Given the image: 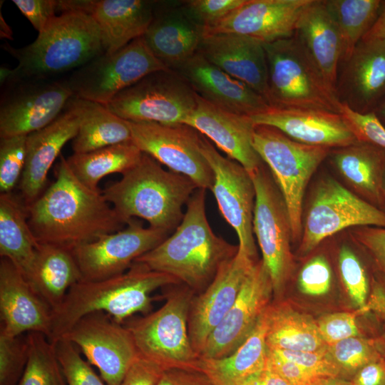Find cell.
<instances>
[{
  "label": "cell",
  "mask_w": 385,
  "mask_h": 385,
  "mask_svg": "<svg viewBox=\"0 0 385 385\" xmlns=\"http://www.w3.org/2000/svg\"><path fill=\"white\" fill-rule=\"evenodd\" d=\"M28 222L39 243L70 250L117 232L128 222L105 199L74 175L60 155L56 180L31 205Z\"/></svg>",
  "instance_id": "6da1fadb"
},
{
  "label": "cell",
  "mask_w": 385,
  "mask_h": 385,
  "mask_svg": "<svg viewBox=\"0 0 385 385\" xmlns=\"http://www.w3.org/2000/svg\"><path fill=\"white\" fill-rule=\"evenodd\" d=\"M205 190L195 191L173 234L135 261L173 276L195 294L202 292L220 267L238 252V245L213 232L206 215Z\"/></svg>",
  "instance_id": "7a4b0ae2"
},
{
  "label": "cell",
  "mask_w": 385,
  "mask_h": 385,
  "mask_svg": "<svg viewBox=\"0 0 385 385\" xmlns=\"http://www.w3.org/2000/svg\"><path fill=\"white\" fill-rule=\"evenodd\" d=\"M181 284L173 276L134 262L125 272L102 280H81L73 285L53 312L51 342L63 337L83 316L97 312L123 324L135 313H150L151 293L160 287Z\"/></svg>",
  "instance_id": "3957f363"
},
{
  "label": "cell",
  "mask_w": 385,
  "mask_h": 385,
  "mask_svg": "<svg viewBox=\"0 0 385 385\" xmlns=\"http://www.w3.org/2000/svg\"><path fill=\"white\" fill-rule=\"evenodd\" d=\"M197 188L186 176L164 169L143 153L140 160L102 194L126 220L139 217L169 234L180 225L183 207Z\"/></svg>",
  "instance_id": "277c9868"
},
{
  "label": "cell",
  "mask_w": 385,
  "mask_h": 385,
  "mask_svg": "<svg viewBox=\"0 0 385 385\" xmlns=\"http://www.w3.org/2000/svg\"><path fill=\"white\" fill-rule=\"evenodd\" d=\"M1 47L18 62L6 82L19 78H53L73 71L105 53L98 24L90 15L78 11H63L56 16L24 47L14 48L8 43Z\"/></svg>",
  "instance_id": "5b68a950"
},
{
  "label": "cell",
  "mask_w": 385,
  "mask_h": 385,
  "mask_svg": "<svg viewBox=\"0 0 385 385\" xmlns=\"http://www.w3.org/2000/svg\"><path fill=\"white\" fill-rule=\"evenodd\" d=\"M268 72L267 101L280 109L340 113L342 104L294 36L264 43Z\"/></svg>",
  "instance_id": "8992f818"
},
{
  "label": "cell",
  "mask_w": 385,
  "mask_h": 385,
  "mask_svg": "<svg viewBox=\"0 0 385 385\" xmlns=\"http://www.w3.org/2000/svg\"><path fill=\"white\" fill-rule=\"evenodd\" d=\"M195 293L179 284L165 293L164 304L154 312L126 320L139 356L163 370L199 369L200 356L194 351L188 332L190 304Z\"/></svg>",
  "instance_id": "52a82bcc"
},
{
  "label": "cell",
  "mask_w": 385,
  "mask_h": 385,
  "mask_svg": "<svg viewBox=\"0 0 385 385\" xmlns=\"http://www.w3.org/2000/svg\"><path fill=\"white\" fill-rule=\"evenodd\" d=\"M253 145L270 170L284 200L293 242H299L307 187L331 149L301 143L279 130L265 125H255Z\"/></svg>",
  "instance_id": "ba28073f"
},
{
  "label": "cell",
  "mask_w": 385,
  "mask_h": 385,
  "mask_svg": "<svg viewBox=\"0 0 385 385\" xmlns=\"http://www.w3.org/2000/svg\"><path fill=\"white\" fill-rule=\"evenodd\" d=\"M362 226L385 227V212L334 178L324 176L316 183L303 212L299 251L308 255L334 235Z\"/></svg>",
  "instance_id": "9c48e42d"
},
{
  "label": "cell",
  "mask_w": 385,
  "mask_h": 385,
  "mask_svg": "<svg viewBox=\"0 0 385 385\" xmlns=\"http://www.w3.org/2000/svg\"><path fill=\"white\" fill-rule=\"evenodd\" d=\"M197 106V94L177 71L150 73L125 88L106 106L128 121L185 124Z\"/></svg>",
  "instance_id": "30bf717a"
},
{
  "label": "cell",
  "mask_w": 385,
  "mask_h": 385,
  "mask_svg": "<svg viewBox=\"0 0 385 385\" xmlns=\"http://www.w3.org/2000/svg\"><path fill=\"white\" fill-rule=\"evenodd\" d=\"M250 175L256 192L253 232L271 279L273 293L279 295L294 268L291 221L282 195L267 165L264 163Z\"/></svg>",
  "instance_id": "8fae6325"
},
{
  "label": "cell",
  "mask_w": 385,
  "mask_h": 385,
  "mask_svg": "<svg viewBox=\"0 0 385 385\" xmlns=\"http://www.w3.org/2000/svg\"><path fill=\"white\" fill-rule=\"evenodd\" d=\"M165 68L141 36L115 52L96 57L72 71L66 81L73 96L106 106L148 74Z\"/></svg>",
  "instance_id": "7c38bea8"
},
{
  "label": "cell",
  "mask_w": 385,
  "mask_h": 385,
  "mask_svg": "<svg viewBox=\"0 0 385 385\" xmlns=\"http://www.w3.org/2000/svg\"><path fill=\"white\" fill-rule=\"evenodd\" d=\"M0 137L28 135L52 123L73 97L65 81L19 78L1 86Z\"/></svg>",
  "instance_id": "4fadbf2b"
},
{
  "label": "cell",
  "mask_w": 385,
  "mask_h": 385,
  "mask_svg": "<svg viewBox=\"0 0 385 385\" xmlns=\"http://www.w3.org/2000/svg\"><path fill=\"white\" fill-rule=\"evenodd\" d=\"M200 149L213 173L211 191L225 220L238 237V250L257 260L253 232L256 192L250 173L240 163L220 153L201 135Z\"/></svg>",
  "instance_id": "5bb4252c"
},
{
  "label": "cell",
  "mask_w": 385,
  "mask_h": 385,
  "mask_svg": "<svg viewBox=\"0 0 385 385\" xmlns=\"http://www.w3.org/2000/svg\"><path fill=\"white\" fill-rule=\"evenodd\" d=\"M132 141L170 170L190 179L198 188L211 190L213 173L200 149L201 134L185 124L128 121Z\"/></svg>",
  "instance_id": "9a60e30c"
},
{
  "label": "cell",
  "mask_w": 385,
  "mask_h": 385,
  "mask_svg": "<svg viewBox=\"0 0 385 385\" xmlns=\"http://www.w3.org/2000/svg\"><path fill=\"white\" fill-rule=\"evenodd\" d=\"M63 337L81 349L106 385H119L139 355L129 329L103 312L83 316Z\"/></svg>",
  "instance_id": "2e32d148"
},
{
  "label": "cell",
  "mask_w": 385,
  "mask_h": 385,
  "mask_svg": "<svg viewBox=\"0 0 385 385\" xmlns=\"http://www.w3.org/2000/svg\"><path fill=\"white\" fill-rule=\"evenodd\" d=\"M168 233L145 227L134 218L117 232L72 250L82 280L98 281L127 271L136 259L161 243Z\"/></svg>",
  "instance_id": "e0dca14e"
},
{
  "label": "cell",
  "mask_w": 385,
  "mask_h": 385,
  "mask_svg": "<svg viewBox=\"0 0 385 385\" xmlns=\"http://www.w3.org/2000/svg\"><path fill=\"white\" fill-rule=\"evenodd\" d=\"M273 293L262 260L252 267L230 309L210 334L200 359H221L233 353L251 334L270 304Z\"/></svg>",
  "instance_id": "ac0fdd59"
},
{
  "label": "cell",
  "mask_w": 385,
  "mask_h": 385,
  "mask_svg": "<svg viewBox=\"0 0 385 385\" xmlns=\"http://www.w3.org/2000/svg\"><path fill=\"white\" fill-rule=\"evenodd\" d=\"M335 92L353 111L374 112L385 98V41L364 38L359 42L339 63Z\"/></svg>",
  "instance_id": "d6986e66"
},
{
  "label": "cell",
  "mask_w": 385,
  "mask_h": 385,
  "mask_svg": "<svg viewBox=\"0 0 385 385\" xmlns=\"http://www.w3.org/2000/svg\"><path fill=\"white\" fill-rule=\"evenodd\" d=\"M257 261L238 250L234 257L220 267L211 283L193 297L188 332L192 348L199 356L210 334L235 302Z\"/></svg>",
  "instance_id": "ffe728a7"
},
{
  "label": "cell",
  "mask_w": 385,
  "mask_h": 385,
  "mask_svg": "<svg viewBox=\"0 0 385 385\" xmlns=\"http://www.w3.org/2000/svg\"><path fill=\"white\" fill-rule=\"evenodd\" d=\"M311 0H246L222 20L202 27V36L237 34L264 43L294 35L299 19Z\"/></svg>",
  "instance_id": "44dd1931"
},
{
  "label": "cell",
  "mask_w": 385,
  "mask_h": 385,
  "mask_svg": "<svg viewBox=\"0 0 385 385\" xmlns=\"http://www.w3.org/2000/svg\"><path fill=\"white\" fill-rule=\"evenodd\" d=\"M1 331L8 337L38 332L52 336L53 310L8 259L0 261Z\"/></svg>",
  "instance_id": "7402d4cb"
},
{
  "label": "cell",
  "mask_w": 385,
  "mask_h": 385,
  "mask_svg": "<svg viewBox=\"0 0 385 385\" xmlns=\"http://www.w3.org/2000/svg\"><path fill=\"white\" fill-rule=\"evenodd\" d=\"M80 120V110L73 96L52 123L26 136L25 165L19 183L26 205L43 193L50 168L65 144L76 137Z\"/></svg>",
  "instance_id": "603a6c76"
},
{
  "label": "cell",
  "mask_w": 385,
  "mask_h": 385,
  "mask_svg": "<svg viewBox=\"0 0 385 385\" xmlns=\"http://www.w3.org/2000/svg\"><path fill=\"white\" fill-rule=\"evenodd\" d=\"M155 4L146 0H61L58 10L90 15L101 30L105 53H111L144 35Z\"/></svg>",
  "instance_id": "cb8c5ba5"
},
{
  "label": "cell",
  "mask_w": 385,
  "mask_h": 385,
  "mask_svg": "<svg viewBox=\"0 0 385 385\" xmlns=\"http://www.w3.org/2000/svg\"><path fill=\"white\" fill-rule=\"evenodd\" d=\"M185 124L210 139L250 173L264 164L253 145L256 125L251 116L222 109L197 94L196 108Z\"/></svg>",
  "instance_id": "d4e9b609"
},
{
  "label": "cell",
  "mask_w": 385,
  "mask_h": 385,
  "mask_svg": "<svg viewBox=\"0 0 385 385\" xmlns=\"http://www.w3.org/2000/svg\"><path fill=\"white\" fill-rule=\"evenodd\" d=\"M174 71L186 80L200 97L222 109L252 116L270 108L260 94L198 52Z\"/></svg>",
  "instance_id": "484cf974"
},
{
  "label": "cell",
  "mask_w": 385,
  "mask_h": 385,
  "mask_svg": "<svg viewBox=\"0 0 385 385\" xmlns=\"http://www.w3.org/2000/svg\"><path fill=\"white\" fill-rule=\"evenodd\" d=\"M197 52L267 101L268 72L262 41L237 34L205 35L202 36Z\"/></svg>",
  "instance_id": "4316f807"
},
{
  "label": "cell",
  "mask_w": 385,
  "mask_h": 385,
  "mask_svg": "<svg viewBox=\"0 0 385 385\" xmlns=\"http://www.w3.org/2000/svg\"><path fill=\"white\" fill-rule=\"evenodd\" d=\"M255 125L274 127L301 143L334 149L357 141L340 113L270 107L251 116Z\"/></svg>",
  "instance_id": "83f0119b"
},
{
  "label": "cell",
  "mask_w": 385,
  "mask_h": 385,
  "mask_svg": "<svg viewBox=\"0 0 385 385\" xmlns=\"http://www.w3.org/2000/svg\"><path fill=\"white\" fill-rule=\"evenodd\" d=\"M170 4L156 1L153 21L143 38L159 61L175 70L197 53L202 30L182 5Z\"/></svg>",
  "instance_id": "f1b7e54d"
},
{
  "label": "cell",
  "mask_w": 385,
  "mask_h": 385,
  "mask_svg": "<svg viewBox=\"0 0 385 385\" xmlns=\"http://www.w3.org/2000/svg\"><path fill=\"white\" fill-rule=\"evenodd\" d=\"M345 186L381 210L385 176V148L357 140L331 149L328 157Z\"/></svg>",
  "instance_id": "f546056e"
},
{
  "label": "cell",
  "mask_w": 385,
  "mask_h": 385,
  "mask_svg": "<svg viewBox=\"0 0 385 385\" xmlns=\"http://www.w3.org/2000/svg\"><path fill=\"white\" fill-rule=\"evenodd\" d=\"M295 34L327 85L336 93L342 41L324 0H311L299 19Z\"/></svg>",
  "instance_id": "4dcf8cb0"
},
{
  "label": "cell",
  "mask_w": 385,
  "mask_h": 385,
  "mask_svg": "<svg viewBox=\"0 0 385 385\" xmlns=\"http://www.w3.org/2000/svg\"><path fill=\"white\" fill-rule=\"evenodd\" d=\"M266 332L264 312L251 334L233 353L221 359H200V370L213 385H252L266 368Z\"/></svg>",
  "instance_id": "1f68e13d"
},
{
  "label": "cell",
  "mask_w": 385,
  "mask_h": 385,
  "mask_svg": "<svg viewBox=\"0 0 385 385\" xmlns=\"http://www.w3.org/2000/svg\"><path fill=\"white\" fill-rule=\"evenodd\" d=\"M26 279L53 312L70 288L82 280V275L71 250L39 243Z\"/></svg>",
  "instance_id": "d6a6232c"
},
{
  "label": "cell",
  "mask_w": 385,
  "mask_h": 385,
  "mask_svg": "<svg viewBox=\"0 0 385 385\" xmlns=\"http://www.w3.org/2000/svg\"><path fill=\"white\" fill-rule=\"evenodd\" d=\"M39 242L28 222L27 205L11 193L0 194V256L28 277Z\"/></svg>",
  "instance_id": "836d02e7"
},
{
  "label": "cell",
  "mask_w": 385,
  "mask_h": 385,
  "mask_svg": "<svg viewBox=\"0 0 385 385\" xmlns=\"http://www.w3.org/2000/svg\"><path fill=\"white\" fill-rule=\"evenodd\" d=\"M265 317L267 348L316 351L327 347L320 336L317 322L284 303L270 304L265 312Z\"/></svg>",
  "instance_id": "e575fe53"
},
{
  "label": "cell",
  "mask_w": 385,
  "mask_h": 385,
  "mask_svg": "<svg viewBox=\"0 0 385 385\" xmlns=\"http://www.w3.org/2000/svg\"><path fill=\"white\" fill-rule=\"evenodd\" d=\"M81 120L72 140L73 153H84L106 146L132 141L128 121L103 104L76 97Z\"/></svg>",
  "instance_id": "d590c367"
},
{
  "label": "cell",
  "mask_w": 385,
  "mask_h": 385,
  "mask_svg": "<svg viewBox=\"0 0 385 385\" xmlns=\"http://www.w3.org/2000/svg\"><path fill=\"white\" fill-rule=\"evenodd\" d=\"M143 152L133 141L112 145L84 153H73L66 158L76 178L86 187L99 191L101 180L112 173L122 175L141 158Z\"/></svg>",
  "instance_id": "8d00e7d4"
},
{
  "label": "cell",
  "mask_w": 385,
  "mask_h": 385,
  "mask_svg": "<svg viewBox=\"0 0 385 385\" xmlns=\"http://www.w3.org/2000/svg\"><path fill=\"white\" fill-rule=\"evenodd\" d=\"M334 19L342 41L341 61L347 58L355 46L374 24L381 11V0H324ZM340 61V62H341Z\"/></svg>",
  "instance_id": "74e56055"
},
{
  "label": "cell",
  "mask_w": 385,
  "mask_h": 385,
  "mask_svg": "<svg viewBox=\"0 0 385 385\" xmlns=\"http://www.w3.org/2000/svg\"><path fill=\"white\" fill-rule=\"evenodd\" d=\"M28 361L17 385H68L55 344L44 334L29 332Z\"/></svg>",
  "instance_id": "f35d334b"
},
{
  "label": "cell",
  "mask_w": 385,
  "mask_h": 385,
  "mask_svg": "<svg viewBox=\"0 0 385 385\" xmlns=\"http://www.w3.org/2000/svg\"><path fill=\"white\" fill-rule=\"evenodd\" d=\"M337 256L342 282L352 302L361 309L366 302L373 275L369 277L366 265L349 245L342 244Z\"/></svg>",
  "instance_id": "ab89813d"
},
{
  "label": "cell",
  "mask_w": 385,
  "mask_h": 385,
  "mask_svg": "<svg viewBox=\"0 0 385 385\" xmlns=\"http://www.w3.org/2000/svg\"><path fill=\"white\" fill-rule=\"evenodd\" d=\"M327 349L340 375H354L363 366L381 356L374 339L361 336L341 340L327 346Z\"/></svg>",
  "instance_id": "60d3db41"
},
{
  "label": "cell",
  "mask_w": 385,
  "mask_h": 385,
  "mask_svg": "<svg viewBox=\"0 0 385 385\" xmlns=\"http://www.w3.org/2000/svg\"><path fill=\"white\" fill-rule=\"evenodd\" d=\"M27 135L0 140V193H11L21 178L26 160Z\"/></svg>",
  "instance_id": "b9f144b4"
},
{
  "label": "cell",
  "mask_w": 385,
  "mask_h": 385,
  "mask_svg": "<svg viewBox=\"0 0 385 385\" xmlns=\"http://www.w3.org/2000/svg\"><path fill=\"white\" fill-rule=\"evenodd\" d=\"M53 343L68 385H106L70 340L62 337Z\"/></svg>",
  "instance_id": "7bdbcfd3"
},
{
  "label": "cell",
  "mask_w": 385,
  "mask_h": 385,
  "mask_svg": "<svg viewBox=\"0 0 385 385\" xmlns=\"http://www.w3.org/2000/svg\"><path fill=\"white\" fill-rule=\"evenodd\" d=\"M29 355L27 335L8 337L0 334V385H17Z\"/></svg>",
  "instance_id": "ee69618b"
},
{
  "label": "cell",
  "mask_w": 385,
  "mask_h": 385,
  "mask_svg": "<svg viewBox=\"0 0 385 385\" xmlns=\"http://www.w3.org/2000/svg\"><path fill=\"white\" fill-rule=\"evenodd\" d=\"M332 270L324 255L310 258L299 270L297 285L300 292L310 296L326 294L330 289Z\"/></svg>",
  "instance_id": "f6af8a7d"
},
{
  "label": "cell",
  "mask_w": 385,
  "mask_h": 385,
  "mask_svg": "<svg viewBox=\"0 0 385 385\" xmlns=\"http://www.w3.org/2000/svg\"><path fill=\"white\" fill-rule=\"evenodd\" d=\"M268 349L275 355L304 368L316 377L339 376V369L332 359L327 347L316 351Z\"/></svg>",
  "instance_id": "bcb514c9"
},
{
  "label": "cell",
  "mask_w": 385,
  "mask_h": 385,
  "mask_svg": "<svg viewBox=\"0 0 385 385\" xmlns=\"http://www.w3.org/2000/svg\"><path fill=\"white\" fill-rule=\"evenodd\" d=\"M347 232L354 242L366 253L374 270L385 277V227L362 226Z\"/></svg>",
  "instance_id": "7dc6e473"
},
{
  "label": "cell",
  "mask_w": 385,
  "mask_h": 385,
  "mask_svg": "<svg viewBox=\"0 0 385 385\" xmlns=\"http://www.w3.org/2000/svg\"><path fill=\"white\" fill-rule=\"evenodd\" d=\"M246 0H190L181 3L186 14L201 27L215 24L242 6Z\"/></svg>",
  "instance_id": "c3c4849f"
},
{
  "label": "cell",
  "mask_w": 385,
  "mask_h": 385,
  "mask_svg": "<svg viewBox=\"0 0 385 385\" xmlns=\"http://www.w3.org/2000/svg\"><path fill=\"white\" fill-rule=\"evenodd\" d=\"M341 114L357 140L385 148V126L374 113L360 114L342 105Z\"/></svg>",
  "instance_id": "681fc988"
},
{
  "label": "cell",
  "mask_w": 385,
  "mask_h": 385,
  "mask_svg": "<svg viewBox=\"0 0 385 385\" xmlns=\"http://www.w3.org/2000/svg\"><path fill=\"white\" fill-rule=\"evenodd\" d=\"M317 323L320 336L327 346L360 334L355 314H330L320 318Z\"/></svg>",
  "instance_id": "f907efd6"
},
{
  "label": "cell",
  "mask_w": 385,
  "mask_h": 385,
  "mask_svg": "<svg viewBox=\"0 0 385 385\" xmlns=\"http://www.w3.org/2000/svg\"><path fill=\"white\" fill-rule=\"evenodd\" d=\"M12 2L39 33L56 16L58 1L55 0H13Z\"/></svg>",
  "instance_id": "816d5d0a"
},
{
  "label": "cell",
  "mask_w": 385,
  "mask_h": 385,
  "mask_svg": "<svg viewBox=\"0 0 385 385\" xmlns=\"http://www.w3.org/2000/svg\"><path fill=\"white\" fill-rule=\"evenodd\" d=\"M163 371L155 363L138 355L119 385H157Z\"/></svg>",
  "instance_id": "f5cc1de1"
},
{
  "label": "cell",
  "mask_w": 385,
  "mask_h": 385,
  "mask_svg": "<svg viewBox=\"0 0 385 385\" xmlns=\"http://www.w3.org/2000/svg\"><path fill=\"white\" fill-rule=\"evenodd\" d=\"M267 364L291 385H312L317 378L300 366L275 355L268 348Z\"/></svg>",
  "instance_id": "db71d44e"
},
{
  "label": "cell",
  "mask_w": 385,
  "mask_h": 385,
  "mask_svg": "<svg viewBox=\"0 0 385 385\" xmlns=\"http://www.w3.org/2000/svg\"><path fill=\"white\" fill-rule=\"evenodd\" d=\"M358 313L371 314L379 322H385V277L374 272L365 305Z\"/></svg>",
  "instance_id": "11a10c76"
},
{
  "label": "cell",
  "mask_w": 385,
  "mask_h": 385,
  "mask_svg": "<svg viewBox=\"0 0 385 385\" xmlns=\"http://www.w3.org/2000/svg\"><path fill=\"white\" fill-rule=\"evenodd\" d=\"M157 385H213L201 370L171 368L163 371Z\"/></svg>",
  "instance_id": "9f6ffc18"
},
{
  "label": "cell",
  "mask_w": 385,
  "mask_h": 385,
  "mask_svg": "<svg viewBox=\"0 0 385 385\" xmlns=\"http://www.w3.org/2000/svg\"><path fill=\"white\" fill-rule=\"evenodd\" d=\"M351 382L353 385H385V358L381 355L363 366Z\"/></svg>",
  "instance_id": "6f0895ef"
},
{
  "label": "cell",
  "mask_w": 385,
  "mask_h": 385,
  "mask_svg": "<svg viewBox=\"0 0 385 385\" xmlns=\"http://www.w3.org/2000/svg\"><path fill=\"white\" fill-rule=\"evenodd\" d=\"M252 385H291L284 378L271 368L267 361L266 368Z\"/></svg>",
  "instance_id": "680465c9"
},
{
  "label": "cell",
  "mask_w": 385,
  "mask_h": 385,
  "mask_svg": "<svg viewBox=\"0 0 385 385\" xmlns=\"http://www.w3.org/2000/svg\"><path fill=\"white\" fill-rule=\"evenodd\" d=\"M364 38H379L385 41V0L382 1L381 11L374 24Z\"/></svg>",
  "instance_id": "91938a15"
},
{
  "label": "cell",
  "mask_w": 385,
  "mask_h": 385,
  "mask_svg": "<svg viewBox=\"0 0 385 385\" xmlns=\"http://www.w3.org/2000/svg\"><path fill=\"white\" fill-rule=\"evenodd\" d=\"M312 385H353L351 382L347 381L339 376H322L315 378Z\"/></svg>",
  "instance_id": "94428289"
},
{
  "label": "cell",
  "mask_w": 385,
  "mask_h": 385,
  "mask_svg": "<svg viewBox=\"0 0 385 385\" xmlns=\"http://www.w3.org/2000/svg\"><path fill=\"white\" fill-rule=\"evenodd\" d=\"M374 113L379 121L385 126V98L377 106Z\"/></svg>",
  "instance_id": "6125c7cd"
},
{
  "label": "cell",
  "mask_w": 385,
  "mask_h": 385,
  "mask_svg": "<svg viewBox=\"0 0 385 385\" xmlns=\"http://www.w3.org/2000/svg\"><path fill=\"white\" fill-rule=\"evenodd\" d=\"M374 343L379 353L385 358V334L380 338L374 339Z\"/></svg>",
  "instance_id": "be15d7a7"
},
{
  "label": "cell",
  "mask_w": 385,
  "mask_h": 385,
  "mask_svg": "<svg viewBox=\"0 0 385 385\" xmlns=\"http://www.w3.org/2000/svg\"><path fill=\"white\" fill-rule=\"evenodd\" d=\"M381 210L385 212V176H384V185H383V202H382Z\"/></svg>",
  "instance_id": "e7e4bbea"
}]
</instances>
